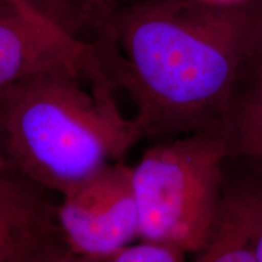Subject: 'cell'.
Here are the masks:
<instances>
[{
  "mask_svg": "<svg viewBox=\"0 0 262 262\" xmlns=\"http://www.w3.org/2000/svg\"><path fill=\"white\" fill-rule=\"evenodd\" d=\"M261 28L262 0H130L95 39L142 141L221 125Z\"/></svg>",
  "mask_w": 262,
  "mask_h": 262,
  "instance_id": "1",
  "label": "cell"
},
{
  "mask_svg": "<svg viewBox=\"0 0 262 262\" xmlns=\"http://www.w3.org/2000/svg\"><path fill=\"white\" fill-rule=\"evenodd\" d=\"M0 98L9 164L52 194L124 160L141 141L106 77L41 74L0 89Z\"/></svg>",
  "mask_w": 262,
  "mask_h": 262,
  "instance_id": "2",
  "label": "cell"
},
{
  "mask_svg": "<svg viewBox=\"0 0 262 262\" xmlns=\"http://www.w3.org/2000/svg\"><path fill=\"white\" fill-rule=\"evenodd\" d=\"M229 157L221 125L149 147L133 166L140 238L201 251L220 216Z\"/></svg>",
  "mask_w": 262,
  "mask_h": 262,
  "instance_id": "3",
  "label": "cell"
},
{
  "mask_svg": "<svg viewBox=\"0 0 262 262\" xmlns=\"http://www.w3.org/2000/svg\"><path fill=\"white\" fill-rule=\"evenodd\" d=\"M56 222L75 253L108 260L140 238L133 166L111 163L60 195Z\"/></svg>",
  "mask_w": 262,
  "mask_h": 262,
  "instance_id": "4",
  "label": "cell"
},
{
  "mask_svg": "<svg viewBox=\"0 0 262 262\" xmlns=\"http://www.w3.org/2000/svg\"><path fill=\"white\" fill-rule=\"evenodd\" d=\"M49 73L102 75L96 39L84 40L18 3L0 8V89Z\"/></svg>",
  "mask_w": 262,
  "mask_h": 262,
  "instance_id": "5",
  "label": "cell"
},
{
  "mask_svg": "<svg viewBox=\"0 0 262 262\" xmlns=\"http://www.w3.org/2000/svg\"><path fill=\"white\" fill-rule=\"evenodd\" d=\"M52 193L0 165V251L58 229Z\"/></svg>",
  "mask_w": 262,
  "mask_h": 262,
  "instance_id": "6",
  "label": "cell"
},
{
  "mask_svg": "<svg viewBox=\"0 0 262 262\" xmlns=\"http://www.w3.org/2000/svg\"><path fill=\"white\" fill-rule=\"evenodd\" d=\"M262 226V186L226 187L214 233L194 262H256L255 241Z\"/></svg>",
  "mask_w": 262,
  "mask_h": 262,
  "instance_id": "7",
  "label": "cell"
},
{
  "mask_svg": "<svg viewBox=\"0 0 262 262\" xmlns=\"http://www.w3.org/2000/svg\"><path fill=\"white\" fill-rule=\"evenodd\" d=\"M231 157H262V28L245 56L221 123Z\"/></svg>",
  "mask_w": 262,
  "mask_h": 262,
  "instance_id": "8",
  "label": "cell"
},
{
  "mask_svg": "<svg viewBox=\"0 0 262 262\" xmlns=\"http://www.w3.org/2000/svg\"><path fill=\"white\" fill-rule=\"evenodd\" d=\"M27 6L33 11L72 33L89 40L103 31L108 17L119 5V0H9Z\"/></svg>",
  "mask_w": 262,
  "mask_h": 262,
  "instance_id": "9",
  "label": "cell"
},
{
  "mask_svg": "<svg viewBox=\"0 0 262 262\" xmlns=\"http://www.w3.org/2000/svg\"><path fill=\"white\" fill-rule=\"evenodd\" d=\"M80 255L68 247L60 231L39 235L26 242L12 254L10 262H107Z\"/></svg>",
  "mask_w": 262,
  "mask_h": 262,
  "instance_id": "10",
  "label": "cell"
},
{
  "mask_svg": "<svg viewBox=\"0 0 262 262\" xmlns=\"http://www.w3.org/2000/svg\"><path fill=\"white\" fill-rule=\"evenodd\" d=\"M186 255L172 245L142 241L124 248L107 262H187Z\"/></svg>",
  "mask_w": 262,
  "mask_h": 262,
  "instance_id": "11",
  "label": "cell"
},
{
  "mask_svg": "<svg viewBox=\"0 0 262 262\" xmlns=\"http://www.w3.org/2000/svg\"><path fill=\"white\" fill-rule=\"evenodd\" d=\"M0 165L11 166L8 162V158H6V153H5L4 127H3V112H2V98H0Z\"/></svg>",
  "mask_w": 262,
  "mask_h": 262,
  "instance_id": "12",
  "label": "cell"
},
{
  "mask_svg": "<svg viewBox=\"0 0 262 262\" xmlns=\"http://www.w3.org/2000/svg\"><path fill=\"white\" fill-rule=\"evenodd\" d=\"M255 258H256V262H262V226L258 229L256 241H255Z\"/></svg>",
  "mask_w": 262,
  "mask_h": 262,
  "instance_id": "13",
  "label": "cell"
},
{
  "mask_svg": "<svg viewBox=\"0 0 262 262\" xmlns=\"http://www.w3.org/2000/svg\"><path fill=\"white\" fill-rule=\"evenodd\" d=\"M25 243H26V242H24V243H21V244H18V245H16V247H14V248H10V249H8V250L2 251V253H0V262H10V258H11L12 254H14L15 251L17 250V249L21 247L22 244H25Z\"/></svg>",
  "mask_w": 262,
  "mask_h": 262,
  "instance_id": "14",
  "label": "cell"
},
{
  "mask_svg": "<svg viewBox=\"0 0 262 262\" xmlns=\"http://www.w3.org/2000/svg\"><path fill=\"white\" fill-rule=\"evenodd\" d=\"M125 2H130V0H119V4H122V3H125Z\"/></svg>",
  "mask_w": 262,
  "mask_h": 262,
  "instance_id": "15",
  "label": "cell"
},
{
  "mask_svg": "<svg viewBox=\"0 0 262 262\" xmlns=\"http://www.w3.org/2000/svg\"><path fill=\"white\" fill-rule=\"evenodd\" d=\"M261 159H262V157H261Z\"/></svg>",
  "mask_w": 262,
  "mask_h": 262,
  "instance_id": "16",
  "label": "cell"
}]
</instances>
